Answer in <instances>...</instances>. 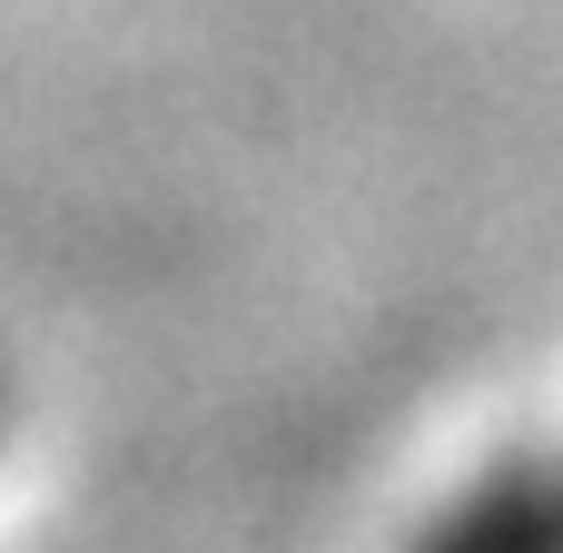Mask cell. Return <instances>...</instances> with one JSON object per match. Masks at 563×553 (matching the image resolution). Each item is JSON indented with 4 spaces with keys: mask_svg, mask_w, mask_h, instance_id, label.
I'll return each mask as SVG.
<instances>
[{
    "mask_svg": "<svg viewBox=\"0 0 563 553\" xmlns=\"http://www.w3.org/2000/svg\"><path fill=\"white\" fill-rule=\"evenodd\" d=\"M416 553H563V445L485 465L465 495L435 505Z\"/></svg>",
    "mask_w": 563,
    "mask_h": 553,
    "instance_id": "6da1fadb",
    "label": "cell"
},
{
    "mask_svg": "<svg viewBox=\"0 0 563 553\" xmlns=\"http://www.w3.org/2000/svg\"><path fill=\"white\" fill-rule=\"evenodd\" d=\"M0 425H10V376H0Z\"/></svg>",
    "mask_w": 563,
    "mask_h": 553,
    "instance_id": "7a4b0ae2",
    "label": "cell"
}]
</instances>
